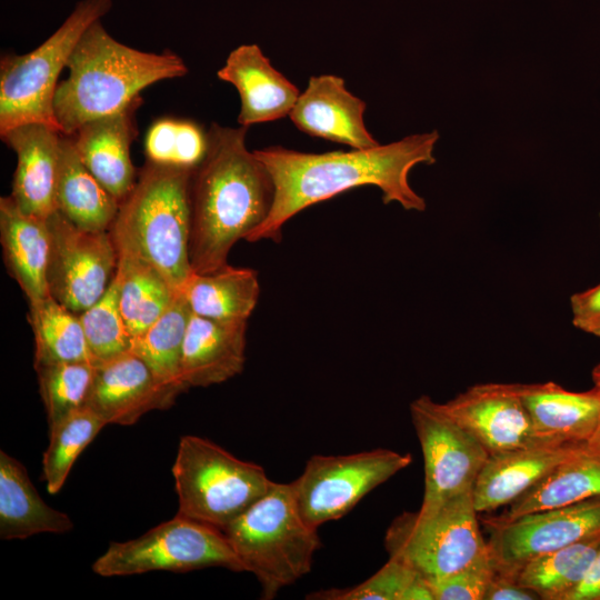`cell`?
I'll return each mask as SVG.
<instances>
[{
	"instance_id": "1",
	"label": "cell",
	"mask_w": 600,
	"mask_h": 600,
	"mask_svg": "<svg viewBox=\"0 0 600 600\" xmlns=\"http://www.w3.org/2000/svg\"><path fill=\"white\" fill-rule=\"evenodd\" d=\"M438 131L411 134L369 149L304 153L283 147L254 150L274 184L268 218L247 241H280L284 223L303 209L356 187L374 186L384 203L398 202L406 210L424 211L426 200L410 186V170L432 164Z\"/></svg>"
},
{
	"instance_id": "2",
	"label": "cell",
	"mask_w": 600,
	"mask_h": 600,
	"mask_svg": "<svg viewBox=\"0 0 600 600\" xmlns=\"http://www.w3.org/2000/svg\"><path fill=\"white\" fill-rule=\"evenodd\" d=\"M248 127L212 123L208 148L190 180V268L209 273L224 264L233 244L269 216L273 180L246 146Z\"/></svg>"
},
{
	"instance_id": "3",
	"label": "cell",
	"mask_w": 600,
	"mask_h": 600,
	"mask_svg": "<svg viewBox=\"0 0 600 600\" xmlns=\"http://www.w3.org/2000/svg\"><path fill=\"white\" fill-rule=\"evenodd\" d=\"M67 68L69 76L59 82L53 106L61 132L68 136L90 120L123 109L144 88L188 73L174 52L129 47L110 36L101 20L81 36Z\"/></svg>"
},
{
	"instance_id": "4",
	"label": "cell",
	"mask_w": 600,
	"mask_h": 600,
	"mask_svg": "<svg viewBox=\"0 0 600 600\" xmlns=\"http://www.w3.org/2000/svg\"><path fill=\"white\" fill-rule=\"evenodd\" d=\"M194 168L147 160L120 202L110 234L118 252L149 262L179 292L191 273L190 180Z\"/></svg>"
},
{
	"instance_id": "5",
	"label": "cell",
	"mask_w": 600,
	"mask_h": 600,
	"mask_svg": "<svg viewBox=\"0 0 600 600\" xmlns=\"http://www.w3.org/2000/svg\"><path fill=\"white\" fill-rule=\"evenodd\" d=\"M223 532L264 600L308 574L321 547L318 528L300 513L290 483L273 481Z\"/></svg>"
},
{
	"instance_id": "6",
	"label": "cell",
	"mask_w": 600,
	"mask_h": 600,
	"mask_svg": "<svg viewBox=\"0 0 600 600\" xmlns=\"http://www.w3.org/2000/svg\"><path fill=\"white\" fill-rule=\"evenodd\" d=\"M172 476L178 513L222 531L273 482L259 464L197 436L180 438Z\"/></svg>"
},
{
	"instance_id": "7",
	"label": "cell",
	"mask_w": 600,
	"mask_h": 600,
	"mask_svg": "<svg viewBox=\"0 0 600 600\" xmlns=\"http://www.w3.org/2000/svg\"><path fill=\"white\" fill-rule=\"evenodd\" d=\"M472 488L418 511L397 516L387 529L389 557L429 581L462 570L489 554Z\"/></svg>"
},
{
	"instance_id": "8",
	"label": "cell",
	"mask_w": 600,
	"mask_h": 600,
	"mask_svg": "<svg viewBox=\"0 0 600 600\" xmlns=\"http://www.w3.org/2000/svg\"><path fill=\"white\" fill-rule=\"evenodd\" d=\"M112 0H81L63 23L26 54L0 61V134L24 123L61 131L54 116L58 78L84 31L111 9Z\"/></svg>"
},
{
	"instance_id": "9",
	"label": "cell",
	"mask_w": 600,
	"mask_h": 600,
	"mask_svg": "<svg viewBox=\"0 0 600 600\" xmlns=\"http://www.w3.org/2000/svg\"><path fill=\"white\" fill-rule=\"evenodd\" d=\"M212 567L244 571L222 530L178 513L136 539L110 542L92 571L107 578Z\"/></svg>"
},
{
	"instance_id": "10",
	"label": "cell",
	"mask_w": 600,
	"mask_h": 600,
	"mask_svg": "<svg viewBox=\"0 0 600 600\" xmlns=\"http://www.w3.org/2000/svg\"><path fill=\"white\" fill-rule=\"evenodd\" d=\"M411 461L409 453L381 448L350 454H314L290 484L300 513L319 528L344 517Z\"/></svg>"
},
{
	"instance_id": "11",
	"label": "cell",
	"mask_w": 600,
	"mask_h": 600,
	"mask_svg": "<svg viewBox=\"0 0 600 600\" xmlns=\"http://www.w3.org/2000/svg\"><path fill=\"white\" fill-rule=\"evenodd\" d=\"M50 256L49 296L79 314L107 291L118 267V250L110 231H87L56 210L47 219Z\"/></svg>"
},
{
	"instance_id": "12",
	"label": "cell",
	"mask_w": 600,
	"mask_h": 600,
	"mask_svg": "<svg viewBox=\"0 0 600 600\" xmlns=\"http://www.w3.org/2000/svg\"><path fill=\"white\" fill-rule=\"evenodd\" d=\"M489 528L493 570L514 577L530 559L600 538V497L534 511L508 521L482 519Z\"/></svg>"
},
{
	"instance_id": "13",
	"label": "cell",
	"mask_w": 600,
	"mask_h": 600,
	"mask_svg": "<svg viewBox=\"0 0 600 600\" xmlns=\"http://www.w3.org/2000/svg\"><path fill=\"white\" fill-rule=\"evenodd\" d=\"M424 466V492L421 506L439 503L473 488L489 458L484 447L443 408L428 396L410 403Z\"/></svg>"
},
{
	"instance_id": "14",
	"label": "cell",
	"mask_w": 600,
	"mask_h": 600,
	"mask_svg": "<svg viewBox=\"0 0 600 600\" xmlns=\"http://www.w3.org/2000/svg\"><path fill=\"white\" fill-rule=\"evenodd\" d=\"M489 456L549 444L537 433L513 383H480L442 403Z\"/></svg>"
},
{
	"instance_id": "15",
	"label": "cell",
	"mask_w": 600,
	"mask_h": 600,
	"mask_svg": "<svg viewBox=\"0 0 600 600\" xmlns=\"http://www.w3.org/2000/svg\"><path fill=\"white\" fill-rule=\"evenodd\" d=\"M181 393L161 382L132 351L96 366L87 408L106 424L131 426L151 410L170 408Z\"/></svg>"
},
{
	"instance_id": "16",
	"label": "cell",
	"mask_w": 600,
	"mask_h": 600,
	"mask_svg": "<svg viewBox=\"0 0 600 600\" xmlns=\"http://www.w3.org/2000/svg\"><path fill=\"white\" fill-rule=\"evenodd\" d=\"M142 101L140 96L123 109L90 120L70 134L80 160L119 202L137 182L131 144L138 136L136 113Z\"/></svg>"
},
{
	"instance_id": "17",
	"label": "cell",
	"mask_w": 600,
	"mask_h": 600,
	"mask_svg": "<svg viewBox=\"0 0 600 600\" xmlns=\"http://www.w3.org/2000/svg\"><path fill=\"white\" fill-rule=\"evenodd\" d=\"M62 132L32 122L0 134L17 154L11 198L26 214L47 220L57 210L56 189Z\"/></svg>"
},
{
	"instance_id": "18",
	"label": "cell",
	"mask_w": 600,
	"mask_h": 600,
	"mask_svg": "<svg viewBox=\"0 0 600 600\" xmlns=\"http://www.w3.org/2000/svg\"><path fill=\"white\" fill-rule=\"evenodd\" d=\"M366 102L346 88L333 74L313 76L300 92L289 117L304 133L343 143L353 149H369L379 142L363 121Z\"/></svg>"
},
{
	"instance_id": "19",
	"label": "cell",
	"mask_w": 600,
	"mask_h": 600,
	"mask_svg": "<svg viewBox=\"0 0 600 600\" xmlns=\"http://www.w3.org/2000/svg\"><path fill=\"white\" fill-rule=\"evenodd\" d=\"M217 76L238 90L241 99L238 122L248 128L289 116L300 94L257 44L233 49Z\"/></svg>"
},
{
	"instance_id": "20",
	"label": "cell",
	"mask_w": 600,
	"mask_h": 600,
	"mask_svg": "<svg viewBox=\"0 0 600 600\" xmlns=\"http://www.w3.org/2000/svg\"><path fill=\"white\" fill-rule=\"evenodd\" d=\"M538 436L549 444L586 443L600 423V389L569 391L553 381L513 383Z\"/></svg>"
},
{
	"instance_id": "21",
	"label": "cell",
	"mask_w": 600,
	"mask_h": 600,
	"mask_svg": "<svg viewBox=\"0 0 600 600\" xmlns=\"http://www.w3.org/2000/svg\"><path fill=\"white\" fill-rule=\"evenodd\" d=\"M583 446L544 444L489 456L472 488L477 511L509 506Z\"/></svg>"
},
{
	"instance_id": "22",
	"label": "cell",
	"mask_w": 600,
	"mask_h": 600,
	"mask_svg": "<svg viewBox=\"0 0 600 600\" xmlns=\"http://www.w3.org/2000/svg\"><path fill=\"white\" fill-rule=\"evenodd\" d=\"M247 322H221L191 313L182 347L181 377L187 388L222 383L246 362Z\"/></svg>"
},
{
	"instance_id": "23",
	"label": "cell",
	"mask_w": 600,
	"mask_h": 600,
	"mask_svg": "<svg viewBox=\"0 0 600 600\" xmlns=\"http://www.w3.org/2000/svg\"><path fill=\"white\" fill-rule=\"evenodd\" d=\"M0 241L6 267L29 303L49 296L50 232L47 220L23 213L10 196L1 197Z\"/></svg>"
},
{
	"instance_id": "24",
	"label": "cell",
	"mask_w": 600,
	"mask_h": 600,
	"mask_svg": "<svg viewBox=\"0 0 600 600\" xmlns=\"http://www.w3.org/2000/svg\"><path fill=\"white\" fill-rule=\"evenodd\" d=\"M73 529L69 516L48 506L27 469L0 451V538L26 539L39 533H66Z\"/></svg>"
},
{
	"instance_id": "25",
	"label": "cell",
	"mask_w": 600,
	"mask_h": 600,
	"mask_svg": "<svg viewBox=\"0 0 600 600\" xmlns=\"http://www.w3.org/2000/svg\"><path fill=\"white\" fill-rule=\"evenodd\" d=\"M57 210L87 231H109L120 202L96 179L80 160L70 136L60 140L56 189Z\"/></svg>"
},
{
	"instance_id": "26",
	"label": "cell",
	"mask_w": 600,
	"mask_h": 600,
	"mask_svg": "<svg viewBox=\"0 0 600 600\" xmlns=\"http://www.w3.org/2000/svg\"><path fill=\"white\" fill-rule=\"evenodd\" d=\"M180 292L196 316L247 322L257 306L260 287L254 270L227 263L209 273L191 272Z\"/></svg>"
},
{
	"instance_id": "27",
	"label": "cell",
	"mask_w": 600,
	"mask_h": 600,
	"mask_svg": "<svg viewBox=\"0 0 600 600\" xmlns=\"http://www.w3.org/2000/svg\"><path fill=\"white\" fill-rule=\"evenodd\" d=\"M600 497V458L586 446L556 466L533 487L522 493L498 517L508 521L534 511L563 507Z\"/></svg>"
},
{
	"instance_id": "28",
	"label": "cell",
	"mask_w": 600,
	"mask_h": 600,
	"mask_svg": "<svg viewBox=\"0 0 600 600\" xmlns=\"http://www.w3.org/2000/svg\"><path fill=\"white\" fill-rule=\"evenodd\" d=\"M119 307L132 337L144 332L171 304L177 291L149 262L118 252Z\"/></svg>"
},
{
	"instance_id": "29",
	"label": "cell",
	"mask_w": 600,
	"mask_h": 600,
	"mask_svg": "<svg viewBox=\"0 0 600 600\" xmlns=\"http://www.w3.org/2000/svg\"><path fill=\"white\" fill-rule=\"evenodd\" d=\"M600 551V538L573 543L524 562L516 572L518 583L542 600H567Z\"/></svg>"
},
{
	"instance_id": "30",
	"label": "cell",
	"mask_w": 600,
	"mask_h": 600,
	"mask_svg": "<svg viewBox=\"0 0 600 600\" xmlns=\"http://www.w3.org/2000/svg\"><path fill=\"white\" fill-rule=\"evenodd\" d=\"M191 310L179 291L168 309L144 332L132 337L131 350L167 386L187 390L181 377L182 347Z\"/></svg>"
},
{
	"instance_id": "31",
	"label": "cell",
	"mask_w": 600,
	"mask_h": 600,
	"mask_svg": "<svg viewBox=\"0 0 600 600\" xmlns=\"http://www.w3.org/2000/svg\"><path fill=\"white\" fill-rule=\"evenodd\" d=\"M34 367L60 362H92L79 316L47 296L29 303Z\"/></svg>"
},
{
	"instance_id": "32",
	"label": "cell",
	"mask_w": 600,
	"mask_h": 600,
	"mask_svg": "<svg viewBox=\"0 0 600 600\" xmlns=\"http://www.w3.org/2000/svg\"><path fill=\"white\" fill-rule=\"evenodd\" d=\"M106 426L98 414L83 407L48 427L49 443L42 458L48 492L61 490L78 457Z\"/></svg>"
},
{
	"instance_id": "33",
	"label": "cell",
	"mask_w": 600,
	"mask_h": 600,
	"mask_svg": "<svg viewBox=\"0 0 600 600\" xmlns=\"http://www.w3.org/2000/svg\"><path fill=\"white\" fill-rule=\"evenodd\" d=\"M78 316L94 366L131 350L132 336L119 307L116 277L103 296Z\"/></svg>"
},
{
	"instance_id": "34",
	"label": "cell",
	"mask_w": 600,
	"mask_h": 600,
	"mask_svg": "<svg viewBox=\"0 0 600 600\" xmlns=\"http://www.w3.org/2000/svg\"><path fill=\"white\" fill-rule=\"evenodd\" d=\"M48 427L83 408L96 366L90 362H60L34 367Z\"/></svg>"
},
{
	"instance_id": "35",
	"label": "cell",
	"mask_w": 600,
	"mask_h": 600,
	"mask_svg": "<svg viewBox=\"0 0 600 600\" xmlns=\"http://www.w3.org/2000/svg\"><path fill=\"white\" fill-rule=\"evenodd\" d=\"M207 148V131L187 119H157L144 139L147 160L190 168H196L202 161Z\"/></svg>"
},
{
	"instance_id": "36",
	"label": "cell",
	"mask_w": 600,
	"mask_h": 600,
	"mask_svg": "<svg viewBox=\"0 0 600 600\" xmlns=\"http://www.w3.org/2000/svg\"><path fill=\"white\" fill-rule=\"evenodd\" d=\"M417 572L403 561L389 560L370 578L349 588H330L307 596L316 600H401Z\"/></svg>"
},
{
	"instance_id": "37",
	"label": "cell",
	"mask_w": 600,
	"mask_h": 600,
	"mask_svg": "<svg viewBox=\"0 0 600 600\" xmlns=\"http://www.w3.org/2000/svg\"><path fill=\"white\" fill-rule=\"evenodd\" d=\"M493 576L490 554L444 578L430 581L436 600H483Z\"/></svg>"
},
{
	"instance_id": "38",
	"label": "cell",
	"mask_w": 600,
	"mask_h": 600,
	"mask_svg": "<svg viewBox=\"0 0 600 600\" xmlns=\"http://www.w3.org/2000/svg\"><path fill=\"white\" fill-rule=\"evenodd\" d=\"M574 328L600 338V283L570 297Z\"/></svg>"
},
{
	"instance_id": "39",
	"label": "cell",
	"mask_w": 600,
	"mask_h": 600,
	"mask_svg": "<svg viewBox=\"0 0 600 600\" xmlns=\"http://www.w3.org/2000/svg\"><path fill=\"white\" fill-rule=\"evenodd\" d=\"M533 591L520 586L517 579L510 574L497 572L487 587L483 600H538Z\"/></svg>"
},
{
	"instance_id": "40",
	"label": "cell",
	"mask_w": 600,
	"mask_h": 600,
	"mask_svg": "<svg viewBox=\"0 0 600 600\" xmlns=\"http://www.w3.org/2000/svg\"><path fill=\"white\" fill-rule=\"evenodd\" d=\"M567 600H600V551L579 586Z\"/></svg>"
},
{
	"instance_id": "41",
	"label": "cell",
	"mask_w": 600,
	"mask_h": 600,
	"mask_svg": "<svg viewBox=\"0 0 600 600\" xmlns=\"http://www.w3.org/2000/svg\"><path fill=\"white\" fill-rule=\"evenodd\" d=\"M401 600H436L430 581L417 573L404 590Z\"/></svg>"
},
{
	"instance_id": "42",
	"label": "cell",
	"mask_w": 600,
	"mask_h": 600,
	"mask_svg": "<svg viewBox=\"0 0 600 600\" xmlns=\"http://www.w3.org/2000/svg\"><path fill=\"white\" fill-rule=\"evenodd\" d=\"M584 446L590 453L600 458V423Z\"/></svg>"
},
{
	"instance_id": "43",
	"label": "cell",
	"mask_w": 600,
	"mask_h": 600,
	"mask_svg": "<svg viewBox=\"0 0 600 600\" xmlns=\"http://www.w3.org/2000/svg\"><path fill=\"white\" fill-rule=\"evenodd\" d=\"M592 380L594 387L600 389V362L592 370Z\"/></svg>"
},
{
	"instance_id": "44",
	"label": "cell",
	"mask_w": 600,
	"mask_h": 600,
	"mask_svg": "<svg viewBox=\"0 0 600 600\" xmlns=\"http://www.w3.org/2000/svg\"><path fill=\"white\" fill-rule=\"evenodd\" d=\"M599 217H600V214H599Z\"/></svg>"
}]
</instances>
